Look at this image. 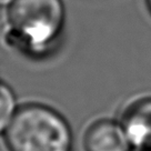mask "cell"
Listing matches in <instances>:
<instances>
[{
  "label": "cell",
  "instance_id": "cell-1",
  "mask_svg": "<svg viewBox=\"0 0 151 151\" xmlns=\"http://www.w3.org/2000/svg\"><path fill=\"white\" fill-rule=\"evenodd\" d=\"M65 22L62 0H14L6 8L2 40L26 56L42 57L59 39Z\"/></svg>",
  "mask_w": 151,
  "mask_h": 151
},
{
  "label": "cell",
  "instance_id": "cell-2",
  "mask_svg": "<svg viewBox=\"0 0 151 151\" xmlns=\"http://www.w3.org/2000/svg\"><path fill=\"white\" fill-rule=\"evenodd\" d=\"M4 139L9 151H72L73 147L68 120L41 102L20 104Z\"/></svg>",
  "mask_w": 151,
  "mask_h": 151
},
{
  "label": "cell",
  "instance_id": "cell-3",
  "mask_svg": "<svg viewBox=\"0 0 151 151\" xmlns=\"http://www.w3.org/2000/svg\"><path fill=\"white\" fill-rule=\"evenodd\" d=\"M133 151H151V96H141L124 107L118 119Z\"/></svg>",
  "mask_w": 151,
  "mask_h": 151
},
{
  "label": "cell",
  "instance_id": "cell-4",
  "mask_svg": "<svg viewBox=\"0 0 151 151\" xmlns=\"http://www.w3.org/2000/svg\"><path fill=\"white\" fill-rule=\"evenodd\" d=\"M82 145L85 151H133L119 120L100 118L87 127Z\"/></svg>",
  "mask_w": 151,
  "mask_h": 151
},
{
  "label": "cell",
  "instance_id": "cell-5",
  "mask_svg": "<svg viewBox=\"0 0 151 151\" xmlns=\"http://www.w3.org/2000/svg\"><path fill=\"white\" fill-rule=\"evenodd\" d=\"M20 104L16 93L7 82L0 79V136L4 137Z\"/></svg>",
  "mask_w": 151,
  "mask_h": 151
},
{
  "label": "cell",
  "instance_id": "cell-6",
  "mask_svg": "<svg viewBox=\"0 0 151 151\" xmlns=\"http://www.w3.org/2000/svg\"><path fill=\"white\" fill-rule=\"evenodd\" d=\"M14 0H0V8H8Z\"/></svg>",
  "mask_w": 151,
  "mask_h": 151
},
{
  "label": "cell",
  "instance_id": "cell-7",
  "mask_svg": "<svg viewBox=\"0 0 151 151\" xmlns=\"http://www.w3.org/2000/svg\"><path fill=\"white\" fill-rule=\"evenodd\" d=\"M146 5H147V8H148L149 14H151V0H146Z\"/></svg>",
  "mask_w": 151,
  "mask_h": 151
}]
</instances>
